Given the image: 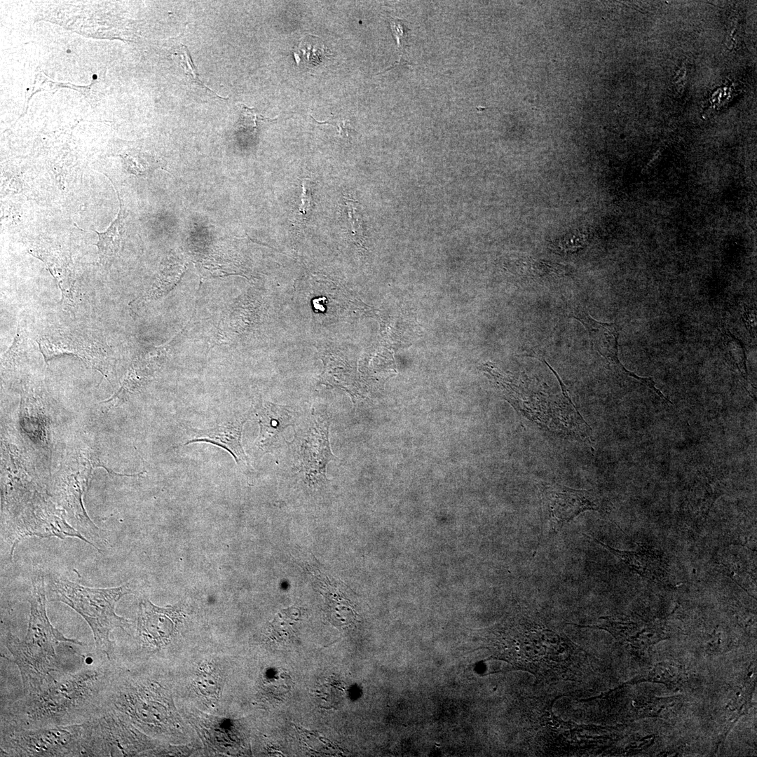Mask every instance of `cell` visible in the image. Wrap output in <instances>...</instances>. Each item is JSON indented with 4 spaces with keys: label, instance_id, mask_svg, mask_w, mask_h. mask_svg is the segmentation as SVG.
I'll return each instance as SVG.
<instances>
[{
    "label": "cell",
    "instance_id": "30bf717a",
    "mask_svg": "<svg viewBox=\"0 0 757 757\" xmlns=\"http://www.w3.org/2000/svg\"><path fill=\"white\" fill-rule=\"evenodd\" d=\"M245 421H236L210 429H190L189 439L184 445L194 442H207L227 450L234 458L237 464L244 470L249 471L250 465L241 444L243 425Z\"/></svg>",
    "mask_w": 757,
    "mask_h": 757
},
{
    "label": "cell",
    "instance_id": "cb8c5ba5",
    "mask_svg": "<svg viewBox=\"0 0 757 757\" xmlns=\"http://www.w3.org/2000/svg\"><path fill=\"white\" fill-rule=\"evenodd\" d=\"M93 78L94 79H97V75H96V74H94V75H93Z\"/></svg>",
    "mask_w": 757,
    "mask_h": 757
},
{
    "label": "cell",
    "instance_id": "3957f363",
    "mask_svg": "<svg viewBox=\"0 0 757 757\" xmlns=\"http://www.w3.org/2000/svg\"><path fill=\"white\" fill-rule=\"evenodd\" d=\"M47 589L50 601L67 605L86 620L93 632L95 649L114 660L115 649L111 632L116 628L125 631L131 623L118 615L115 608L123 596L134 592L131 585L90 587L53 576L48 580Z\"/></svg>",
    "mask_w": 757,
    "mask_h": 757
},
{
    "label": "cell",
    "instance_id": "ac0fdd59",
    "mask_svg": "<svg viewBox=\"0 0 757 757\" xmlns=\"http://www.w3.org/2000/svg\"><path fill=\"white\" fill-rule=\"evenodd\" d=\"M28 348H29V334L26 323L21 322L11 346L4 355V360L7 362L14 361L16 357L25 355Z\"/></svg>",
    "mask_w": 757,
    "mask_h": 757
},
{
    "label": "cell",
    "instance_id": "5b68a950",
    "mask_svg": "<svg viewBox=\"0 0 757 757\" xmlns=\"http://www.w3.org/2000/svg\"><path fill=\"white\" fill-rule=\"evenodd\" d=\"M84 728L83 756H131L152 746L150 739L109 709L84 722Z\"/></svg>",
    "mask_w": 757,
    "mask_h": 757
},
{
    "label": "cell",
    "instance_id": "5bb4252c",
    "mask_svg": "<svg viewBox=\"0 0 757 757\" xmlns=\"http://www.w3.org/2000/svg\"><path fill=\"white\" fill-rule=\"evenodd\" d=\"M116 192L120 203L117 217L105 231L100 233L95 231L98 236V241L96 243L98 254L103 264L109 262L116 256L120 250L122 240L125 212L118 192Z\"/></svg>",
    "mask_w": 757,
    "mask_h": 757
},
{
    "label": "cell",
    "instance_id": "8992f818",
    "mask_svg": "<svg viewBox=\"0 0 757 757\" xmlns=\"http://www.w3.org/2000/svg\"><path fill=\"white\" fill-rule=\"evenodd\" d=\"M569 316L579 320L586 328L596 351L605 359L609 368L618 376L634 379L653 393L657 391L651 377L639 376L627 370L618 357L619 328L615 323L599 322L592 318L581 305L571 302Z\"/></svg>",
    "mask_w": 757,
    "mask_h": 757
},
{
    "label": "cell",
    "instance_id": "ba28073f",
    "mask_svg": "<svg viewBox=\"0 0 757 757\" xmlns=\"http://www.w3.org/2000/svg\"><path fill=\"white\" fill-rule=\"evenodd\" d=\"M171 613V608L158 607L147 599L140 600L135 636L139 651L149 655L168 644L174 629Z\"/></svg>",
    "mask_w": 757,
    "mask_h": 757
},
{
    "label": "cell",
    "instance_id": "277c9868",
    "mask_svg": "<svg viewBox=\"0 0 757 757\" xmlns=\"http://www.w3.org/2000/svg\"><path fill=\"white\" fill-rule=\"evenodd\" d=\"M84 723L22 728L1 725V756H83Z\"/></svg>",
    "mask_w": 757,
    "mask_h": 757
},
{
    "label": "cell",
    "instance_id": "ffe728a7",
    "mask_svg": "<svg viewBox=\"0 0 757 757\" xmlns=\"http://www.w3.org/2000/svg\"><path fill=\"white\" fill-rule=\"evenodd\" d=\"M390 25L392 29L393 36L396 38L398 48L400 52V61L395 64H409V62L405 61L404 59V48L408 38L409 29L404 24V21L400 19L391 18L389 20ZM393 66V67H394Z\"/></svg>",
    "mask_w": 757,
    "mask_h": 757
},
{
    "label": "cell",
    "instance_id": "52a82bcc",
    "mask_svg": "<svg viewBox=\"0 0 757 757\" xmlns=\"http://www.w3.org/2000/svg\"><path fill=\"white\" fill-rule=\"evenodd\" d=\"M549 528L557 532L562 526L586 510H599L601 504L592 491L577 490L559 484H545L542 491Z\"/></svg>",
    "mask_w": 757,
    "mask_h": 757
},
{
    "label": "cell",
    "instance_id": "d6986e66",
    "mask_svg": "<svg viewBox=\"0 0 757 757\" xmlns=\"http://www.w3.org/2000/svg\"><path fill=\"white\" fill-rule=\"evenodd\" d=\"M176 55H179L180 58V62L184 68L185 73L189 75L191 79H192L196 84L200 86V87H202L210 91L212 93L214 94L220 98H223L202 83V81L199 79V75L197 73L196 67L193 63L192 59L189 54V51L186 46H185L184 45H181L180 47L178 48Z\"/></svg>",
    "mask_w": 757,
    "mask_h": 757
},
{
    "label": "cell",
    "instance_id": "9a60e30c",
    "mask_svg": "<svg viewBox=\"0 0 757 757\" xmlns=\"http://www.w3.org/2000/svg\"><path fill=\"white\" fill-rule=\"evenodd\" d=\"M38 257L47 264L52 275L57 281L62 298L72 300L75 278L67 259L62 255L55 253L41 252L38 254Z\"/></svg>",
    "mask_w": 757,
    "mask_h": 757
},
{
    "label": "cell",
    "instance_id": "2e32d148",
    "mask_svg": "<svg viewBox=\"0 0 757 757\" xmlns=\"http://www.w3.org/2000/svg\"><path fill=\"white\" fill-rule=\"evenodd\" d=\"M721 341L727 362L733 369L738 371L744 382L748 384L746 357L743 342L725 329L723 330Z\"/></svg>",
    "mask_w": 757,
    "mask_h": 757
},
{
    "label": "cell",
    "instance_id": "d4e9b609",
    "mask_svg": "<svg viewBox=\"0 0 757 757\" xmlns=\"http://www.w3.org/2000/svg\"><path fill=\"white\" fill-rule=\"evenodd\" d=\"M67 53H70V52H71V50H70L69 49H68V50H67Z\"/></svg>",
    "mask_w": 757,
    "mask_h": 757
},
{
    "label": "cell",
    "instance_id": "7a4b0ae2",
    "mask_svg": "<svg viewBox=\"0 0 757 757\" xmlns=\"http://www.w3.org/2000/svg\"><path fill=\"white\" fill-rule=\"evenodd\" d=\"M46 590L43 576L32 580L27 631L23 639L11 632L1 634V641L13 657L22 678L23 693H33L55 672L64 671L58 648L74 643L85 645L66 637L53 627L46 612Z\"/></svg>",
    "mask_w": 757,
    "mask_h": 757
},
{
    "label": "cell",
    "instance_id": "6da1fadb",
    "mask_svg": "<svg viewBox=\"0 0 757 757\" xmlns=\"http://www.w3.org/2000/svg\"><path fill=\"white\" fill-rule=\"evenodd\" d=\"M75 671L55 672L37 690L1 707V725L38 728L79 724L102 709L116 662L100 653Z\"/></svg>",
    "mask_w": 757,
    "mask_h": 757
},
{
    "label": "cell",
    "instance_id": "7402d4cb",
    "mask_svg": "<svg viewBox=\"0 0 757 757\" xmlns=\"http://www.w3.org/2000/svg\"><path fill=\"white\" fill-rule=\"evenodd\" d=\"M240 107H241L240 109H241V111H242V120H241V123H240V125L241 126H244V127H250H250H252L253 128H255L257 127V122L258 121H273V119H270V118L264 117L260 114H256L254 113V109H250V108L247 107V106H245V105H244L243 104H240Z\"/></svg>",
    "mask_w": 757,
    "mask_h": 757
},
{
    "label": "cell",
    "instance_id": "e0dca14e",
    "mask_svg": "<svg viewBox=\"0 0 757 757\" xmlns=\"http://www.w3.org/2000/svg\"><path fill=\"white\" fill-rule=\"evenodd\" d=\"M294 53L298 65L302 64L307 68L318 66L326 56L324 44L318 38L314 36L302 39L294 50Z\"/></svg>",
    "mask_w": 757,
    "mask_h": 757
},
{
    "label": "cell",
    "instance_id": "4fadbf2b",
    "mask_svg": "<svg viewBox=\"0 0 757 757\" xmlns=\"http://www.w3.org/2000/svg\"><path fill=\"white\" fill-rule=\"evenodd\" d=\"M328 423L315 421L312 427L304 451V461L309 476H322L325 478L326 464L332 459L328 441Z\"/></svg>",
    "mask_w": 757,
    "mask_h": 757
},
{
    "label": "cell",
    "instance_id": "7c38bea8",
    "mask_svg": "<svg viewBox=\"0 0 757 757\" xmlns=\"http://www.w3.org/2000/svg\"><path fill=\"white\" fill-rule=\"evenodd\" d=\"M594 540L641 576L660 582L666 580L665 564L661 557L652 550L643 548L634 551L620 550L611 547L598 539Z\"/></svg>",
    "mask_w": 757,
    "mask_h": 757
},
{
    "label": "cell",
    "instance_id": "9c48e42d",
    "mask_svg": "<svg viewBox=\"0 0 757 757\" xmlns=\"http://www.w3.org/2000/svg\"><path fill=\"white\" fill-rule=\"evenodd\" d=\"M36 341L46 361L55 356L71 354L96 365L106 356L104 347L97 341L72 332H56L42 336Z\"/></svg>",
    "mask_w": 757,
    "mask_h": 757
},
{
    "label": "cell",
    "instance_id": "44dd1931",
    "mask_svg": "<svg viewBox=\"0 0 757 757\" xmlns=\"http://www.w3.org/2000/svg\"><path fill=\"white\" fill-rule=\"evenodd\" d=\"M346 207L348 215V221L350 229L353 235H360L362 233V217L356 201L345 200Z\"/></svg>",
    "mask_w": 757,
    "mask_h": 757
},
{
    "label": "cell",
    "instance_id": "603a6c76",
    "mask_svg": "<svg viewBox=\"0 0 757 757\" xmlns=\"http://www.w3.org/2000/svg\"><path fill=\"white\" fill-rule=\"evenodd\" d=\"M302 188L301 204L299 206V210L303 214H306L311 209V182L307 179H304Z\"/></svg>",
    "mask_w": 757,
    "mask_h": 757
},
{
    "label": "cell",
    "instance_id": "8fae6325",
    "mask_svg": "<svg viewBox=\"0 0 757 757\" xmlns=\"http://www.w3.org/2000/svg\"><path fill=\"white\" fill-rule=\"evenodd\" d=\"M260 434L257 445L264 452L278 447L283 439L282 432L291 425L290 411L285 407L266 403L258 413Z\"/></svg>",
    "mask_w": 757,
    "mask_h": 757
}]
</instances>
